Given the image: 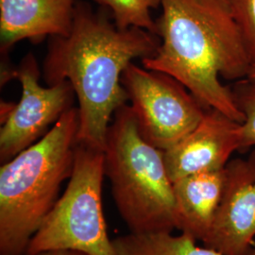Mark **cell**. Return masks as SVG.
Here are the masks:
<instances>
[{
  "label": "cell",
  "instance_id": "6",
  "mask_svg": "<svg viewBox=\"0 0 255 255\" xmlns=\"http://www.w3.org/2000/svg\"><path fill=\"white\" fill-rule=\"evenodd\" d=\"M121 82L141 135L163 151L191 132L208 110L182 82L164 72L130 63Z\"/></svg>",
  "mask_w": 255,
  "mask_h": 255
},
{
  "label": "cell",
  "instance_id": "8",
  "mask_svg": "<svg viewBox=\"0 0 255 255\" xmlns=\"http://www.w3.org/2000/svg\"><path fill=\"white\" fill-rule=\"evenodd\" d=\"M225 187L204 246L222 255H248L255 248V149L225 167Z\"/></svg>",
  "mask_w": 255,
  "mask_h": 255
},
{
  "label": "cell",
  "instance_id": "2",
  "mask_svg": "<svg viewBox=\"0 0 255 255\" xmlns=\"http://www.w3.org/2000/svg\"><path fill=\"white\" fill-rule=\"evenodd\" d=\"M161 6V44L143 66L172 76L206 108L243 123L231 87L220 82L245 79L253 65L230 0H162Z\"/></svg>",
  "mask_w": 255,
  "mask_h": 255
},
{
  "label": "cell",
  "instance_id": "4",
  "mask_svg": "<svg viewBox=\"0 0 255 255\" xmlns=\"http://www.w3.org/2000/svg\"><path fill=\"white\" fill-rule=\"evenodd\" d=\"M105 176L129 233H172L175 198L164 151L141 135L129 105L119 108L108 128L104 149Z\"/></svg>",
  "mask_w": 255,
  "mask_h": 255
},
{
  "label": "cell",
  "instance_id": "1",
  "mask_svg": "<svg viewBox=\"0 0 255 255\" xmlns=\"http://www.w3.org/2000/svg\"><path fill=\"white\" fill-rule=\"evenodd\" d=\"M160 37L119 29L108 9L77 1L68 35L48 38L43 77L47 86L68 81L79 102L78 143L104 151L111 121L128 97L122 75L134 59L154 56Z\"/></svg>",
  "mask_w": 255,
  "mask_h": 255
},
{
  "label": "cell",
  "instance_id": "11",
  "mask_svg": "<svg viewBox=\"0 0 255 255\" xmlns=\"http://www.w3.org/2000/svg\"><path fill=\"white\" fill-rule=\"evenodd\" d=\"M225 181L224 168L192 174L174 182L176 229L203 242L218 213Z\"/></svg>",
  "mask_w": 255,
  "mask_h": 255
},
{
  "label": "cell",
  "instance_id": "13",
  "mask_svg": "<svg viewBox=\"0 0 255 255\" xmlns=\"http://www.w3.org/2000/svg\"><path fill=\"white\" fill-rule=\"evenodd\" d=\"M102 8L108 9L119 29L136 27L157 34L156 21L151 9L161 6L162 0H94Z\"/></svg>",
  "mask_w": 255,
  "mask_h": 255
},
{
  "label": "cell",
  "instance_id": "9",
  "mask_svg": "<svg viewBox=\"0 0 255 255\" xmlns=\"http://www.w3.org/2000/svg\"><path fill=\"white\" fill-rule=\"evenodd\" d=\"M241 144L242 123L210 108L191 132L164 150L168 176L174 182L192 174L224 169Z\"/></svg>",
  "mask_w": 255,
  "mask_h": 255
},
{
  "label": "cell",
  "instance_id": "15",
  "mask_svg": "<svg viewBox=\"0 0 255 255\" xmlns=\"http://www.w3.org/2000/svg\"><path fill=\"white\" fill-rule=\"evenodd\" d=\"M232 12L253 64L255 63V0H230Z\"/></svg>",
  "mask_w": 255,
  "mask_h": 255
},
{
  "label": "cell",
  "instance_id": "18",
  "mask_svg": "<svg viewBox=\"0 0 255 255\" xmlns=\"http://www.w3.org/2000/svg\"><path fill=\"white\" fill-rule=\"evenodd\" d=\"M247 78H255V63L252 65V68H251V71L250 74Z\"/></svg>",
  "mask_w": 255,
  "mask_h": 255
},
{
  "label": "cell",
  "instance_id": "7",
  "mask_svg": "<svg viewBox=\"0 0 255 255\" xmlns=\"http://www.w3.org/2000/svg\"><path fill=\"white\" fill-rule=\"evenodd\" d=\"M41 72L34 55H26L17 67L12 68L11 79L22 85L21 100L0 129V163L36 143L49 127L74 107L76 95L68 81L43 87L39 83Z\"/></svg>",
  "mask_w": 255,
  "mask_h": 255
},
{
  "label": "cell",
  "instance_id": "16",
  "mask_svg": "<svg viewBox=\"0 0 255 255\" xmlns=\"http://www.w3.org/2000/svg\"><path fill=\"white\" fill-rule=\"evenodd\" d=\"M17 103L14 102H1V108H0V123L3 125L8 119L10 115L12 114L13 110L15 109Z\"/></svg>",
  "mask_w": 255,
  "mask_h": 255
},
{
  "label": "cell",
  "instance_id": "14",
  "mask_svg": "<svg viewBox=\"0 0 255 255\" xmlns=\"http://www.w3.org/2000/svg\"><path fill=\"white\" fill-rule=\"evenodd\" d=\"M237 108L244 116L241 152L255 146V78L237 81L231 87Z\"/></svg>",
  "mask_w": 255,
  "mask_h": 255
},
{
  "label": "cell",
  "instance_id": "19",
  "mask_svg": "<svg viewBox=\"0 0 255 255\" xmlns=\"http://www.w3.org/2000/svg\"><path fill=\"white\" fill-rule=\"evenodd\" d=\"M255 255V249H254V250H253V251H252V252H251V253H250V254H249V255Z\"/></svg>",
  "mask_w": 255,
  "mask_h": 255
},
{
  "label": "cell",
  "instance_id": "3",
  "mask_svg": "<svg viewBox=\"0 0 255 255\" xmlns=\"http://www.w3.org/2000/svg\"><path fill=\"white\" fill-rule=\"evenodd\" d=\"M79 124V110L72 107L45 136L1 164L0 255H26L73 172Z\"/></svg>",
  "mask_w": 255,
  "mask_h": 255
},
{
  "label": "cell",
  "instance_id": "5",
  "mask_svg": "<svg viewBox=\"0 0 255 255\" xmlns=\"http://www.w3.org/2000/svg\"><path fill=\"white\" fill-rule=\"evenodd\" d=\"M104 177V151L78 144L65 191L31 238L26 255L62 250L115 255L102 207Z\"/></svg>",
  "mask_w": 255,
  "mask_h": 255
},
{
  "label": "cell",
  "instance_id": "12",
  "mask_svg": "<svg viewBox=\"0 0 255 255\" xmlns=\"http://www.w3.org/2000/svg\"><path fill=\"white\" fill-rule=\"evenodd\" d=\"M187 234H128L112 240L115 255H222L208 247L196 245Z\"/></svg>",
  "mask_w": 255,
  "mask_h": 255
},
{
  "label": "cell",
  "instance_id": "10",
  "mask_svg": "<svg viewBox=\"0 0 255 255\" xmlns=\"http://www.w3.org/2000/svg\"><path fill=\"white\" fill-rule=\"evenodd\" d=\"M78 0H0V49L6 55L17 43L66 36Z\"/></svg>",
  "mask_w": 255,
  "mask_h": 255
},
{
  "label": "cell",
  "instance_id": "17",
  "mask_svg": "<svg viewBox=\"0 0 255 255\" xmlns=\"http://www.w3.org/2000/svg\"><path fill=\"white\" fill-rule=\"evenodd\" d=\"M36 255H89L77 252V251H70V250H62V251H49V252H44Z\"/></svg>",
  "mask_w": 255,
  "mask_h": 255
}]
</instances>
